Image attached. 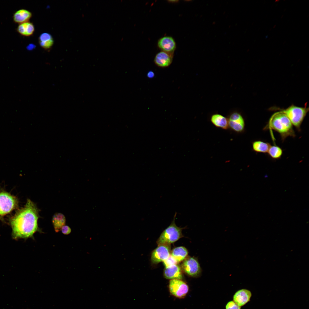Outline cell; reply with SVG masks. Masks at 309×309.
Returning <instances> with one entry per match:
<instances>
[{
	"label": "cell",
	"instance_id": "6da1fadb",
	"mask_svg": "<svg viewBox=\"0 0 309 309\" xmlns=\"http://www.w3.org/2000/svg\"><path fill=\"white\" fill-rule=\"evenodd\" d=\"M39 209L30 199L10 220L13 238L17 239L31 236L39 230L37 221Z\"/></svg>",
	"mask_w": 309,
	"mask_h": 309
},
{
	"label": "cell",
	"instance_id": "7a4b0ae2",
	"mask_svg": "<svg viewBox=\"0 0 309 309\" xmlns=\"http://www.w3.org/2000/svg\"><path fill=\"white\" fill-rule=\"evenodd\" d=\"M265 130H273L280 135L283 142L288 137L296 136L293 125L287 116L281 111L276 112L270 118Z\"/></svg>",
	"mask_w": 309,
	"mask_h": 309
},
{
	"label": "cell",
	"instance_id": "3957f363",
	"mask_svg": "<svg viewBox=\"0 0 309 309\" xmlns=\"http://www.w3.org/2000/svg\"><path fill=\"white\" fill-rule=\"evenodd\" d=\"M176 215L177 213H175L171 224L160 235L157 241L158 245L164 244L170 245L183 237L182 231L183 228L178 227L175 223Z\"/></svg>",
	"mask_w": 309,
	"mask_h": 309
},
{
	"label": "cell",
	"instance_id": "277c9868",
	"mask_svg": "<svg viewBox=\"0 0 309 309\" xmlns=\"http://www.w3.org/2000/svg\"><path fill=\"white\" fill-rule=\"evenodd\" d=\"M309 111V108L291 105L281 111L288 117L293 125L298 131H301V124Z\"/></svg>",
	"mask_w": 309,
	"mask_h": 309
},
{
	"label": "cell",
	"instance_id": "5b68a950",
	"mask_svg": "<svg viewBox=\"0 0 309 309\" xmlns=\"http://www.w3.org/2000/svg\"><path fill=\"white\" fill-rule=\"evenodd\" d=\"M17 197L4 191L0 192V219L18 207Z\"/></svg>",
	"mask_w": 309,
	"mask_h": 309
},
{
	"label": "cell",
	"instance_id": "8992f818",
	"mask_svg": "<svg viewBox=\"0 0 309 309\" xmlns=\"http://www.w3.org/2000/svg\"><path fill=\"white\" fill-rule=\"evenodd\" d=\"M227 118L228 128L237 133H242L244 131L245 121L239 112L237 111L232 112Z\"/></svg>",
	"mask_w": 309,
	"mask_h": 309
},
{
	"label": "cell",
	"instance_id": "52a82bcc",
	"mask_svg": "<svg viewBox=\"0 0 309 309\" xmlns=\"http://www.w3.org/2000/svg\"><path fill=\"white\" fill-rule=\"evenodd\" d=\"M169 286L171 294L177 298L184 297L189 291V287L187 285L181 280H171L169 282Z\"/></svg>",
	"mask_w": 309,
	"mask_h": 309
},
{
	"label": "cell",
	"instance_id": "ba28073f",
	"mask_svg": "<svg viewBox=\"0 0 309 309\" xmlns=\"http://www.w3.org/2000/svg\"><path fill=\"white\" fill-rule=\"evenodd\" d=\"M182 267L183 271L191 276L195 277L200 274L201 270L197 260L193 257H189L183 262Z\"/></svg>",
	"mask_w": 309,
	"mask_h": 309
},
{
	"label": "cell",
	"instance_id": "9c48e42d",
	"mask_svg": "<svg viewBox=\"0 0 309 309\" xmlns=\"http://www.w3.org/2000/svg\"><path fill=\"white\" fill-rule=\"evenodd\" d=\"M171 254V248L169 244H161L152 251L151 256L152 262L155 264L164 262Z\"/></svg>",
	"mask_w": 309,
	"mask_h": 309
},
{
	"label": "cell",
	"instance_id": "30bf717a",
	"mask_svg": "<svg viewBox=\"0 0 309 309\" xmlns=\"http://www.w3.org/2000/svg\"><path fill=\"white\" fill-rule=\"evenodd\" d=\"M173 58V54L161 51L155 56L154 62L157 66L161 68L169 67L172 63Z\"/></svg>",
	"mask_w": 309,
	"mask_h": 309
},
{
	"label": "cell",
	"instance_id": "8fae6325",
	"mask_svg": "<svg viewBox=\"0 0 309 309\" xmlns=\"http://www.w3.org/2000/svg\"><path fill=\"white\" fill-rule=\"evenodd\" d=\"M158 46L162 51L173 54L176 48V43L174 39L171 36H164L160 39Z\"/></svg>",
	"mask_w": 309,
	"mask_h": 309
},
{
	"label": "cell",
	"instance_id": "7c38bea8",
	"mask_svg": "<svg viewBox=\"0 0 309 309\" xmlns=\"http://www.w3.org/2000/svg\"><path fill=\"white\" fill-rule=\"evenodd\" d=\"M252 296L251 292L246 289H243L237 291L234 294L233 301L241 307L250 301Z\"/></svg>",
	"mask_w": 309,
	"mask_h": 309
},
{
	"label": "cell",
	"instance_id": "4fadbf2b",
	"mask_svg": "<svg viewBox=\"0 0 309 309\" xmlns=\"http://www.w3.org/2000/svg\"><path fill=\"white\" fill-rule=\"evenodd\" d=\"M164 275L166 278L168 279L181 280L183 277L181 268L177 264L165 268Z\"/></svg>",
	"mask_w": 309,
	"mask_h": 309
},
{
	"label": "cell",
	"instance_id": "5bb4252c",
	"mask_svg": "<svg viewBox=\"0 0 309 309\" xmlns=\"http://www.w3.org/2000/svg\"><path fill=\"white\" fill-rule=\"evenodd\" d=\"M32 15L31 12L25 9H21L14 13L13 18L15 23L19 24L29 21Z\"/></svg>",
	"mask_w": 309,
	"mask_h": 309
},
{
	"label": "cell",
	"instance_id": "9a60e30c",
	"mask_svg": "<svg viewBox=\"0 0 309 309\" xmlns=\"http://www.w3.org/2000/svg\"><path fill=\"white\" fill-rule=\"evenodd\" d=\"M210 120L211 123L216 127L226 130L228 129L227 118L218 114L212 115Z\"/></svg>",
	"mask_w": 309,
	"mask_h": 309
},
{
	"label": "cell",
	"instance_id": "2e32d148",
	"mask_svg": "<svg viewBox=\"0 0 309 309\" xmlns=\"http://www.w3.org/2000/svg\"><path fill=\"white\" fill-rule=\"evenodd\" d=\"M16 30L21 35L28 37L31 36L33 34L35 28L33 23L29 21L19 24Z\"/></svg>",
	"mask_w": 309,
	"mask_h": 309
},
{
	"label": "cell",
	"instance_id": "e0dca14e",
	"mask_svg": "<svg viewBox=\"0 0 309 309\" xmlns=\"http://www.w3.org/2000/svg\"><path fill=\"white\" fill-rule=\"evenodd\" d=\"M38 42L39 45L42 48L48 50L53 46L54 40L51 34L47 32H44L39 36Z\"/></svg>",
	"mask_w": 309,
	"mask_h": 309
},
{
	"label": "cell",
	"instance_id": "ac0fdd59",
	"mask_svg": "<svg viewBox=\"0 0 309 309\" xmlns=\"http://www.w3.org/2000/svg\"><path fill=\"white\" fill-rule=\"evenodd\" d=\"M188 253V251L186 248L180 246L174 248L171 254L178 263L185 260Z\"/></svg>",
	"mask_w": 309,
	"mask_h": 309
},
{
	"label": "cell",
	"instance_id": "d6986e66",
	"mask_svg": "<svg viewBox=\"0 0 309 309\" xmlns=\"http://www.w3.org/2000/svg\"><path fill=\"white\" fill-rule=\"evenodd\" d=\"M271 145L268 142L260 140L254 141L252 143L253 150L258 153H267Z\"/></svg>",
	"mask_w": 309,
	"mask_h": 309
},
{
	"label": "cell",
	"instance_id": "ffe728a7",
	"mask_svg": "<svg viewBox=\"0 0 309 309\" xmlns=\"http://www.w3.org/2000/svg\"><path fill=\"white\" fill-rule=\"evenodd\" d=\"M65 217L61 213H56L53 217L52 223L56 232H58L61 230L62 227L65 225Z\"/></svg>",
	"mask_w": 309,
	"mask_h": 309
},
{
	"label": "cell",
	"instance_id": "44dd1931",
	"mask_svg": "<svg viewBox=\"0 0 309 309\" xmlns=\"http://www.w3.org/2000/svg\"><path fill=\"white\" fill-rule=\"evenodd\" d=\"M269 155L274 159H279L281 158L283 150L279 146L276 145H271L268 152Z\"/></svg>",
	"mask_w": 309,
	"mask_h": 309
},
{
	"label": "cell",
	"instance_id": "7402d4cb",
	"mask_svg": "<svg viewBox=\"0 0 309 309\" xmlns=\"http://www.w3.org/2000/svg\"><path fill=\"white\" fill-rule=\"evenodd\" d=\"M163 263L165 268H167L177 264L178 262L171 254L169 257L163 262Z\"/></svg>",
	"mask_w": 309,
	"mask_h": 309
},
{
	"label": "cell",
	"instance_id": "603a6c76",
	"mask_svg": "<svg viewBox=\"0 0 309 309\" xmlns=\"http://www.w3.org/2000/svg\"><path fill=\"white\" fill-rule=\"evenodd\" d=\"M226 309H241V307L233 301L229 302L225 306Z\"/></svg>",
	"mask_w": 309,
	"mask_h": 309
},
{
	"label": "cell",
	"instance_id": "cb8c5ba5",
	"mask_svg": "<svg viewBox=\"0 0 309 309\" xmlns=\"http://www.w3.org/2000/svg\"><path fill=\"white\" fill-rule=\"evenodd\" d=\"M61 230L62 233L65 235L69 234L71 232V229L70 227L65 225L62 227Z\"/></svg>",
	"mask_w": 309,
	"mask_h": 309
},
{
	"label": "cell",
	"instance_id": "d4e9b609",
	"mask_svg": "<svg viewBox=\"0 0 309 309\" xmlns=\"http://www.w3.org/2000/svg\"><path fill=\"white\" fill-rule=\"evenodd\" d=\"M155 76L154 73L152 71H150L148 72L147 74V77L149 78H153Z\"/></svg>",
	"mask_w": 309,
	"mask_h": 309
},
{
	"label": "cell",
	"instance_id": "484cf974",
	"mask_svg": "<svg viewBox=\"0 0 309 309\" xmlns=\"http://www.w3.org/2000/svg\"><path fill=\"white\" fill-rule=\"evenodd\" d=\"M176 1V0L173 1V0H172V1H169V2H171V3H176V2H177V1Z\"/></svg>",
	"mask_w": 309,
	"mask_h": 309
}]
</instances>
